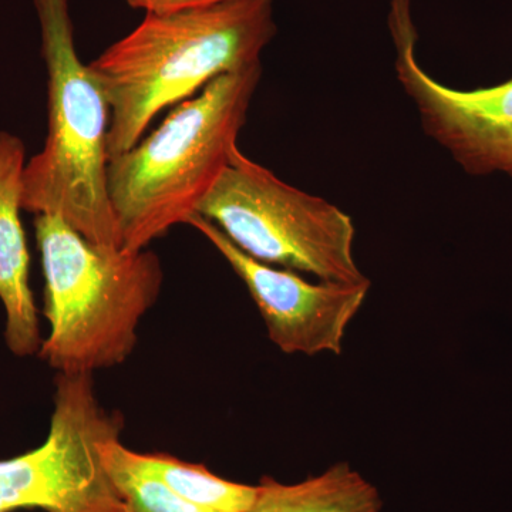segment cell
Here are the masks:
<instances>
[{
	"label": "cell",
	"mask_w": 512,
	"mask_h": 512,
	"mask_svg": "<svg viewBox=\"0 0 512 512\" xmlns=\"http://www.w3.org/2000/svg\"><path fill=\"white\" fill-rule=\"evenodd\" d=\"M55 407L42 446L0 460V512H127L101 461L100 446L120 437L89 373H57Z\"/></svg>",
	"instance_id": "6"
},
{
	"label": "cell",
	"mask_w": 512,
	"mask_h": 512,
	"mask_svg": "<svg viewBox=\"0 0 512 512\" xmlns=\"http://www.w3.org/2000/svg\"><path fill=\"white\" fill-rule=\"evenodd\" d=\"M47 69L49 130L25 165L22 208L56 215L93 244L121 249L109 195L110 109L106 94L74 45L70 0H32Z\"/></svg>",
	"instance_id": "3"
},
{
	"label": "cell",
	"mask_w": 512,
	"mask_h": 512,
	"mask_svg": "<svg viewBox=\"0 0 512 512\" xmlns=\"http://www.w3.org/2000/svg\"><path fill=\"white\" fill-rule=\"evenodd\" d=\"M389 28L396 49V77L413 101L424 133L467 174L512 178V77L473 90L437 82L416 57L410 0H392Z\"/></svg>",
	"instance_id": "7"
},
{
	"label": "cell",
	"mask_w": 512,
	"mask_h": 512,
	"mask_svg": "<svg viewBox=\"0 0 512 512\" xmlns=\"http://www.w3.org/2000/svg\"><path fill=\"white\" fill-rule=\"evenodd\" d=\"M100 454L127 512H215L185 500L163 481L134 466L120 437L104 441Z\"/></svg>",
	"instance_id": "12"
},
{
	"label": "cell",
	"mask_w": 512,
	"mask_h": 512,
	"mask_svg": "<svg viewBox=\"0 0 512 512\" xmlns=\"http://www.w3.org/2000/svg\"><path fill=\"white\" fill-rule=\"evenodd\" d=\"M187 225L214 245L247 286L269 339L282 352L342 355L349 325L366 302L369 279L356 284H311L296 272L251 258L200 214L192 215Z\"/></svg>",
	"instance_id": "8"
},
{
	"label": "cell",
	"mask_w": 512,
	"mask_h": 512,
	"mask_svg": "<svg viewBox=\"0 0 512 512\" xmlns=\"http://www.w3.org/2000/svg\"><path fill=\"white\" fill-rule=\"evenodd\" d=\"M130 8L144 10L146 13L180 12V10L200 8V6L214 5L224 0H124Z\"/></svg>",
	"instance_id": "13"
},
{
	"label": "cell",
	"mask_w": 512,
	"mask_h": 512,
	"mask_svg": "<svg viewBox=\"0 0 512 512\" xmlns=\"http://www.w3.org/2000/svg\"><path fill=\"white\" fill-rule=\"evenodd\" d=\"M248 512H380L375 485L349 464L339 463L320 476L296 484L264 477Z\"/></svg>",
	"instance_id": "10"
},
{
	"label": "cell",
	"mask_w": 512,
	"mask_h": 512,
	"mask_svg": "<svg viewBox=\"0 0 512 512\" xmlns=\"http://www.w3.org/2000/svg\"><path fill=\"white\" fill-rule=\"evenodd\" d=\"M274 0H224L143 22L89 64L110 109L109 157L136 146L161 111L224 74L261 63Z\"/></svg>",
	"instance_id": "1"
},
{
	"label": "cell",
	"mask_w": 512,
	"mask_h": 512,
	"mask_svg": "<svg viewBox=\"0 0 512 512\" xmlns=\"http://www.w3.org/2000/svg\"><path fill=\"white\" fill-rule=\"evenodd\" d=\"M35 228L50 325L40 359L57 373L89 375L126 362L160 296V258L99 247L56 215H36Z\"/></svg>",
	"instance_id": "4"
},
{
	"label": "cell",
	"mask_w": 512,
	"mask_h": 512,
	"mask_svg": "<svg viewBox=\"0 0 512 512\" xmlns=\"http://www.w3.org/2000/svg\"><path fill=\"white\" fill-rule=\"evenodd\" d=\"M26 148L13 134L0 131V301L6 312V345L13 355L39 353V319L29 285V252L20 221Z\"/></svg>",
	"instance_id": "9"
},
{
	"label": "cell",
	"mask_w": 512,
	"mask_h": 512,
	"mask_svg": "<svg viewBox=\"0 0 512 512\" xmlns=\"http://www.w3.org/2000/svg\"><path fill=\"white\" fill-rule=\"evenodd\" d=\"M134 466L157 477L185 500L215 512H248L256 485L234 483L212 474L202 464L187 463L170 454H141L127 448Z\"/></svg>",
	"instance_id": "11"
},
{
	"label": "cell",
	"mask_w": 512,
	"mask_h": 512,
	"mask_svg": "<svg viewBox=\"0 0 512 512\" xmlns=\"http://www.w3.org/2000/svg\"><path fill=\"white\" fill-rule=\"evenodd\" d=\"M197 214L266 265L322 282L356 284L367 279L353 252L352 218L329 201L286 184L239 148Z\"/></svg>",
	"instance_id": "5"
},
{
	"label": "cell",
	"mask_w": 512,
	"mask_h": 512,
	"mask_svg": "<svg viewBox=\"0 0 512 512\" xmlns=\"http://www.w3.org/2000/svg\"><path fill=\"white\" fill-rule=\"evenodd\" d=\"M261 77L262 63L217 77L136 146L110 158L121 249L143 251L197 214L238 148Z\"/></svg>",
	"instance_id": "2"
}]
</instances>
